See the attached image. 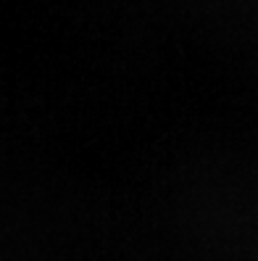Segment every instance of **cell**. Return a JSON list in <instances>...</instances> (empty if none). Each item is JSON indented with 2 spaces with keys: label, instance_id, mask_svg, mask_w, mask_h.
Returning <instances> with one entry per match:
<instances>
[]
</instances>
